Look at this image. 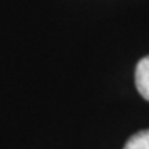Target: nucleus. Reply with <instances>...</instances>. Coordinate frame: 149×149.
I'll use <instances>...</instances> for the list:
<instances>
[{
  "instance_id": "1",
  "label": "nucleus",
  "mask_w": 149,
  "mask_h": 149,
  "mask_svg": "<svg viewBox=\"0 0 149 149\" xmlns=\"http://www.w3.org/2000/svg\"><path fill=\"white\" fill-rule=\"evenodd\" d=\"M135 86L137 90L146 101H149V55L144 57L135 69Z\"/></svg>"
},
{
  "instance_id": "2",
  "label": "nucleus",
  "mask_w": 149,
  "mask_h": 149,
  "mask_svg": "<svg viewBox=\"0 0 149 149\" xmlns=\"http://www.w3.org/2000/svg\"><path fill=\"white\" fill-rule=\"evenodd\" d=\"M123 149H149V130H142L130 137Z\"/></svg>"
}]
</instances>
